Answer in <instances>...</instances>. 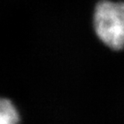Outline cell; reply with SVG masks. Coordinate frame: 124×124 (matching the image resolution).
I'll return each mask as SVG.
<instances>
[{
  "label": "cell",
  "instance_id": "obj_1",
  "mask_svg": "<svg viewBox=\"0 0 124 124\" xmlns=\"http://www.w3.org/2000/svg\"><path fill=\"white\" fill-rule=\"evenodd\" d=\"M97 37L114 50L124 48V3L101 1L97 4L93 17Z\"/></svg>",
  "mask_w": 124,
  "mask_h": 124
},
{
  "label": "cell",
  "instance_id": "obj_2",
  "mask_svg": "<svg viewBox=\"0 0 124 124\" xmlns=\"http://www.w3.org/2000/svg\"><path fill=\"white\" fill-rule=\"evenodd\" d=\"M20 115L17 108L7 98L0 97V124H19Z\"/></svg>",
  "mask_w": 124,
  "mask_h": 124
}]
</instances>
